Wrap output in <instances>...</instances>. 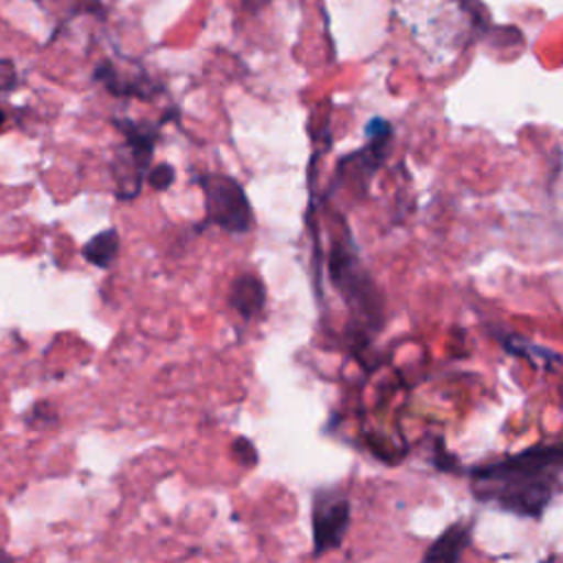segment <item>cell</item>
Segmentation results:
<instances>
[{
  "label": "cell",
  "instance_id": "1",
  "mask_svg": "<svg viewBox=\"0 0 563 563\" xmlns=\"http://www.w3.org/2000/svg\"><path fill=\"white\" fill-rule=\"evenodd\" d=\"M563 473V442H539L471 468L473 495L519 517H541Z\"/></svg>",
  "mask_w": 563,
  "mask_h": 563
},
{
  "label": "cell",
  "instance_id": "2",
  "mask_svg": "<svg viewBox=\"0 0 563 563\" xmlns=\"http://www.w3.org/2000/svg\"><path fill=\"white\" fill-rule=\"evenodd\" d=\"M205 191L207 218L229 233H246L253 227V209L240 183L224 174H205L200 178Z\"/></svg>",
  "mask_w": 563,
  "mask_h": 563
},
{
  "label": "cell",
  "instance_id": "3",
  "mask_svg": "<svg viewBox=\"0 0 563 563\" xmlns=\"http://www.w3.org/2000/svg\"><path fill=\"white\" fill-rule=\"evenodd\" d=\"M350 523V501L341 490H319L312 504L314 554L339 548Z\"/></svg>",
  "mask_w": 563,
  "mask_h": 563
},
{
  "label": "cell",
  "instance_id": "4",
  "mask_svg": "<svg viewBox=\"0 0 563 563\" xmlns=\"http://www.w3.org/2000/svg\"><path fill=\"white\" fill-rule=\"evenodd\" d=\"M473 537V521H453L424 550L420 563H460Z\"/></svg>",
  "mask_w": 563,
  "mask_h": 563
},
{
  "label": "cell",
  "instance_id": "5",
  "mask_svg": "<svg viewBox=\"0 0 563 563\" xmlns=\"http://www.w3.org/2000/svg\"><path fill=\"white\" fill-rule=\"evenodd\" d=\"M266 301V288L262 279L253 273H242L235 277L231 288V306L244 317L251 319L262 310Z\"/></svg>",
  "mask_w": 563,
  "mask_h": 563
},
{
  "label": "cell",
  "instance_id": "6",
  "mask_svg": "<svg viewBox=\"0 0 563 563\" xmlns=\"http://www.w3.org/2000/svg\"><path fill=\"white\" fill-rule=\"evenodd\" d=\"M117 251H119V235L114 229H108V231H101L95 238H90L84 244L81 255L86 262H90L99 268H108L114 262Z\"/></svg>",
  "mask_w": 563,
  "mask_h": 563
},
{
  "label": "cell",
  "instance_id": "7",
  "mask_svg": "<svg viewBox=\"0 0 563 563\" xmlns=\"http://www.w3.org/2000/svg\"><path fill=\"white\" fill-rule=\"evenodd\" d=\"M150 185L154 187V189H167L172 183H174V178H176V172H174V167L172 165H156V167H152L150 169Z\"/></svg>",
  "mask_w": 563,
  "mask_h": 563
},
{
  "label": "cell",
  "instance_id": "8",
  "mask_svg": "<svg viewBox=\"0 0 563 563\" xmlns=\"http://www.w3.org/2000/svg\"><path fill=\"white\" fill-rule=\"evenodd\" d=\"M2 123H4V112L0 110V128H2Z\"/></svg>",
  "mask_w": 563,
  "mask_h": 563
}]
</instances>
